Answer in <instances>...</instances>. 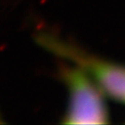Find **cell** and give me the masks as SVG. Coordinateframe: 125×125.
Instances as JSON below:
<instances>
[{
  "label": "cell",
  "mask_w": 125,
  "mask_h": 125,
  "mask_svg": "<svg viewBox=\"0 0 125 125\" xmlns=\"http://www.w3.org/2000/svg\"><path fill=\"white\" fill-rule=\"evenodd\" d=\"M62 74L69 90V104L64 115V123L106 124L108 113L104 94L94 80L80 67L65 69Z\"/></svg>",
  "instance_id": "obj_1"
},
{
  "label": "cell",
  "mask_w": 125,
  "mask_h": 125,
  "mask_svg": "<svg viewBox=\"0 0 125 125\" xmlns=\"http://www.w3.org/2000/svg\"><path fill=\"white\" fill-rule=\"evenodd\" d=\"M42 41L54 52L76 62L94 80L104 94L125 103V66L88 55L51 37H44Z\"/></svg>",
  "instance_id": "obj_2"
}]
</instances>
